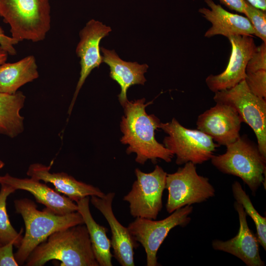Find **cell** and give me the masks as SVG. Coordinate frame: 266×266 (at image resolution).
<instances>
[{"instance_id":"cell-1","label":"cell","mask_w":266,"mask_h":266,"mask_svg":"<svg viewBox=\"0 0 266 266\" xmlns=\"http://www.w3.org/2000/svg\"><path fill=\"white\" fill-rule=\"evenodd\" d=\"M145 99L128 100L123 106L124 115L120 123L123 134L120 139L128 144L126 153L136 154L135 162L144 165L150 160L155 163L157 159L170 162L174 154L155 138V131L160 128L161 122L154 114H148L146 107L152 102L145 103Z\"/></svg>"},{"instance_id":"cell-2","label":"cell","mask_w":266,"mask_h":266,"mask_svg":"<svg viewBox=\"0 0 266 266\" xmlns=\"http://www.w3.org/2000/svg\"><path fill=\"white\" fill-rule=\"evenodd\" d=\"M56 260L63 266H99L84 224L59 231L37 245L26 261L27 266H42Z\"/></svg>"},{"instance_id":"cell-3","label":"cell","mask_w":266,"mask_h":266,"mask_svg":"<svg viewBox=\"0 0 266 266\" xmlns=\"http://www.w3.org/2000/svg\"><path fill=\"white\" fill-rule=\"evenodd\" d=\"M14 206L16 212L23 219L26 229L20 246L14 254L19 266L24 264L33 250L52 233L84 224L78 211L59 215L46 208L40 211L34 202L28 199L15 200Z\"/></svg>"},{"instance_id":"cell-4","label":"cell","mask_w":266,"mask_h":266,"mask_svg":"<svg viewBox=\"0 0 266 266\" xmlns=\"http://www.w3.org/2000/svg\"><path fill=\"white\" fill-rule=\"evenodd\" d=\"M0 16L18 42L42 41L51 28L49 0H0Z\"/></svg>"},{"instance_id":"cell-5","label":"cell","mask_w":266,"mask_h":266,"mask_svg":"<svg viewBox=\"0 0 266 266\" xmlns=\"http://www.w3.org/2000/svg\"><path fill=\"white\" fill-rule=\"evenodd\" d=\"M226 147L225 153L213 155L212 164L223 173L241 178L255 195L261 185L266 183V158L260 152L258 145L245 135L240 136Z\"/></svg>"},{"instance_id":"cell-6","label":"cell","mask_w":266,"mask_h":266,"mask_svg":"<svg viewBox=\"0 0 266 266\" xmlns=\"http://www.w3.org/2000/svg\"><path fill=\"white\" fill-rule=\"evenodd\" d=\"M160 128L168 135L163 145L176 155L175 163L178 165L189 162L201 164L211 159L218 146L207 134L185 128L175 118L170 122L161 123Z\"/></svg>"},{"instance_id":"cell-7","label":"cell","mask_w":266,"mask_h":266,"mask_svg":"<svg viewBox=\"0 0 266 266\" xmlns=\"http://www.w3.org/2000/svg\"><path fill=\"white\" fill-rule=\"evenodd\" d=\"M216 103L225 104L233 107L242 122L253 130L257 145L262 155L266 158V100L253 94L245 79L234 87L215 93Z\"/></svg>"},{"instance_id":"cell-8","label":"cell","mask_w":266,"mask_h":266,"mask_svg":"<svg viewBox=\"0 0 266 266\" xmlns=\"http://www.w3.org/2000/svg\"><path fill=\"white\" fill-rule=\"evenodd\" d=\"M196 165L187 162L174 173L167 174L166 189L168 191L166 209L171 213L186 205L206 201L215 194L209 179L200 175Z\"/></svg>"},{"instance_id":"cell-9","label":"cell","mask_w":266,"mask_h":266,"mask_svg":"<svg viewBox=\"0 0 266 266\" xmlns=\"http://www.w3.org/2000/svg\"><path fill=\"white\" fill-rule=\"evenodd\" d=\"M193 207L186 205L175 210L161 220L137 217L127 227L134 239L143 247L146 254V265L158 266L157 254L171 230L176 226L185 227L191 221L189 215Z\"/></svg>"},{"instance_id":"cell-10","label":"cell","mask_w":266,"mask_h":266,"mask_svg":"<svg viewBox=\"0 0 266 266\" xmlns=\"http://www.w3.org/2000/svg\"><path fill=\"white\" fill-rule=\"evenodd\" d=\"M135 174L136 179L123 200L129 202L133 217L155 220L163 207L167 173L156 165L151 172L145 173L137 168Z\"/></svg>"},{"instance_id":"cell-11","label":"cell","mask_w":266,"mask_h":266,"mask_svg":"<svg viewBox=\"0 0 266 266\" xmlns=\"http://www.w3.org/2000/svg\"><path fill=\"white\" fill-rule=\"evenodd\" d=\"M228 38L232 49L227 67L221 73L210 74L205 79L207 86L214 93L230 89L245 79L247 64L257 47L252 35H233Z\"/></svg>"},{"instance_id":"cell-12","label":"cell","mask_w":266,"mask_h":266,"mask_svg":"<svg viewBox=\"0 0 266 266\" xmlns=\"http://www.w3.org/2000/svg\"><path fill=\"white\" fill-rule=\"evenodd\" d=\"M111 31L110 27L94 19L88 21L80 31V39L76 48V53L80 59L81 70L80 77L68 109V114H70L78 93L87 77L94 68L99 67L103 62L102 56L100 52V43L101 39L108 35Z\"/></svg>"},{"instance_id":"cell-13","label":"cell","mask_w":266,"mask_h":266,"mask_svg":"<svg viewBox=\"0 0 266 266\" xmlns=\"http://www.w3.org/2000/svg\"><path fill=\"white\" fill-rule=\"evenodd\" d=\"M241 123L233 107L216 103L198 116L197 126L198 130L209 135L218 145L226 146L240 136Z\"/></svg>"},{"instance_id":"cell-14","label":"cell","mask_w":266,"mask_h":266,"mask_svg":"<svg viewBox=\"0 0 266 266\" xmlns=\"http://www.w3.org/2000/svg\"><path fill=\"white\" fill-rule=\"evenodd\" d=\"M114 196V193L110 192L103 198L92 196L90 200L104 216L110 226L113 256L122 266H134V249L137 247L136 241L128 228L120 223L113 213L112 203Z\"/></svg>"},{"instance_id":"cell-15","label":"cell","mask_w":266,"mask_h":266,"mask_svg":"<svg viewBox=\"0 0 266 266\" xmlns=\"http://www.w3.org/2000/svg\"><path fill=\"white\" fill-rule=\"evenodd\" d=\"M233 206L239 218V227L237 234L226 241L213 240L212 248L237 257L247 266H264L265 262L261 258L259 253L257 237L248 227L247 214L243 206L236 201Z\"/></svg>"},{"instance_id":"cell-16","label":"cell","mask_w":266,"mask_h":266,"mask_svg":"<svg viewBox=\"0 0 266 266\" xmlns=\"http://www.w3.org/2000/svg\"><path fill=\"white\" fill-rule=\"evenodd\" d=\"M208 8L202 7L199 12L211 24L204 36L210 38L221 35L228 38L233 35H255V31L246 17L225 10L212 0H204Z\"/></svg>"},{"instance_id":"cell-17","label":"cell","mask_w":266,"mask_h":266,"mask_svg":"<svg viewBox=\"0 0 266 266\" xmlns=\"http://www.w3.org/2000/svg\"><path fill=\"white\" fill-rule=\"evenodd\" d=\"M5 184L16 190L29 192L36 201L44 205L53 213L66 215L77 211L76 203L67 197L60 195L46 184L33 178H18L8 173L0 176V184Z\"/></svg>"},{"instance_id":"cell-18","label":"cell","mask_w":266,"mask_h":266,"mask_svg":"<svg viewBox=\"0 0 266 266\" xmlns=\"http://www.w3.org/2000/svg\"><path fill=\"white\" fill-rule=\"evenodd\" d=\"M53 162L49 166L40 164L30 166L27 174L31 178L52 184L58 193L66 195L73 201L86 197L96 196L103 198L105 194L99 188L79 181L65 172L51 173L50 171Z\"/></svg>"},{"instance_id":"cell-19","label":"cell","mask_w":266,"mask_h":266,"mask_svg":"<svg viewBox=\"0 0 266 266\" xmlns=\"http://www.w3.org/2000/svg\"><path fill=\"white\" fill-rule=\"evenodd\" d=\"M103 53L102 62L110 68V77L120 86L121 92L118 99L123 106L128 100V89L135 84L144 85L146 80L144 73L147 71V64H138L137 62H126L121 59L115 51L100 48Z\"/></svg>"},{"instance_id":"cell-20","label":"cell","mask_w":266,"mask_h":266,"mask_svg":"<svg viewBox=\"0 0 266 266\" xmlns=\"http://www.w3.org/2000/svg\"><path fill=\"white\" fill-rule=\"evenodd\" d=\"M89 200V197H86L77 201V211L81 215L88 230L92 250L99 266H112L113 256L110 251L111 240L106 234L108 229L98 224L93 218Z\"/></svg>"},{"instance_id":"cell-21","label":"cell","mask_w":266,"mask_h":266,"mask_svg":"<svg viewBox=\"0 0 266 266\" xmlns=\"http://www.w3.org/2000/svg\"><path fill=\"white\" fill-rule=\"evenodd\" d=\"M39 76L35 57L29 55L13 63L0 65V92L15 94L25 84Z\"/></svg>"},{"instance_id":"cell-22","label":"cell","mask_w":266,"mask_h":266,"mask_svg":"<svg viewBox=\"0 0 266 266\" xmlns=\"http://www.w3.org/2000/svg\"><path fill=\"white\" fill-rule=\"evenodd\" d=\"M26 99L21 91L9 94L0 92V133L14 137L23 130V120L19 113Z\"/></svg>"},{"instance_id":"cell-23","label":"cell","mask_w":266,"mask_h":266,"mask_svg":"<svg viewBox=\"0 0 266 266\" xmlns=\"http://www.w3.org/2000/svg\"><path fill=\"white\" fill-rule=\"evenodd\" d=\"M233 195L235 201L241 204L246 214L253 220L256 226L259 244L266 250V217L261 216L254 207L249 196L238 181L232 184Z\"/></svg>"},{"instance_id":"cell-24","label":"cell","mask_w":266,"mask_h":266,"mask_svg":"<svg viewBox=\"0 0 266 266\" xmlns=\"http://www.w3.org/2000/svg\"><path fill=\"white\" fill-rule=\"evenodd\" d=\"M0 242L2 245L10 242L14 246L19 248L23 236L17 233L11 225L7 213L6 201L7 197L15 192V190L8 185L0 184Z\"/></svg>"},{"instance_id":"cell-25","label":"cell","mask_w":266,"mask_h":266,"mask_svg":"<svg viewBox=\"0 0 266 266\" xmlns=\"http://www.w3.org/2000/svg\"><path fill=\"white\" fill-rule=\"evenodd\" d=\"M243 14L252 25L255 36L266 43V12L252 6L245 0Z\"/></svg>"},{"instance_id":"cell-26","label":"cell","mask_w":266,"mask_h":266,"mask_svg":"<svg viewBox=\"0 0 266 266\" xmlns=\"http://www.w3.org/2000/svg\"><path fill=\"white\" fill-rule=\"evenodd\" d=\"M245 81L253 94L259 98H266V70L246 74Z\"/></svg>"},{"instance_id":"cell-27","label":"cell","mask_w":266,"mask_h":266,"mask_svg":"<svg viewBox=\"0 0 266 266\" xmlns=\"http://www.w3.org/2000/svg\"><path fill=\"white\" fill-rule=\"evenodd\" d=\"M259 70H266V43L264 42L257 46L255 51L248 61L246 73H251Z\"/></svg>"},{"instance_id":"cell-28","label":"cell","mask_w":266,"mask_h":266,"mask_svg":"<svg viewBox=\"0 0 266 266\" xmlns=\"http://www.w3.org/2000/svg\"><path fill=\"white\" fill-rule=\"evenodd\" d=\"M13 243L10 242L0 246V266H17L13 252Z\"/></svg>"},{"instance_id":"cell-29","label":"cell","mask_w":266,"mask_h":266,"mask_svg":"<svg viewBox=\"0 0 266 266\" xmlns=\"http://www.w3.org/2000/svg\"><path fill=\"white\" fill-rule=\"evenodd\" d=\"M18 42L12 37L4 34V31L0 27V50H2L10 55L16 54L14 45Z\"/></svg>"},{"instance_id":"cell-30","label":"cell","mask_w":266,"mask_h":266,"mask_svg":"<svg viewBox=\"0 0 266 266\" xmlns=\"http://www.w3.org/2000/svg\"><path fill=\"white\" fill-rule=\"evenodd\" d=\"M228 9L243 13L245 5V0H218Z\"/></svg>"},{"instance_id":"cell-31","label":"cell","mask_w":266,"mask_h":266,"mask_svg":"<svg viewBox=\"0 0 266 266\" xmlns=\"http://www.w3.org/2000/svg\"><path fill=\"white\" fill-rule=\"evenodd\" d=\"M252 6L266 11V0H245Z\"/></svg>"},{"instance_id":"cell-32","label":"cell","mask_w":266,"mask_h":266,"mask_svg":"<svg viewBox=\"0 0 266 266\" xmlns=\"http://www.w3.org/2000/svg\"><path fill=\"white\" fill-rule=\"evenodd\" d=\"M8 54L6 52L0 50V65L6 62L7 59Z\"/></svg>"},{"instance_id":"cell-33","label":"cell","mask_w":266,"mask_h":266,"mask_svg":"<svg viewBox=\"0 0 266 266\" xmlns=\"http://www.w3.org/2000/svg\"><path fill=\"white\" fill-rule=\"evenodd\" d=\"M4 163L0 160V169H1L4 166Z\"/></svg>"},{"instance_id":"cell-34","label":"cell","mask_w":266,"mask_h":266,"mask_svg":"<svg viewBox=\"0 0 266 266\" xmlns=\"http://www.w3.org/2000/svg\"><path fill=\"white\" fill-rule=\"evenodd\" d=\"M1 245H2V244H1V243L0 242V246Z\"/></svg>"}]
</instances>
